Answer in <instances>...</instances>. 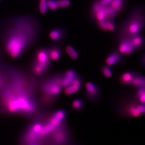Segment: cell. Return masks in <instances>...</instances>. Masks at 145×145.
Returning <instances> with one entry per match:
<instances>
[{"label":"cell","mask_w":145,"mask_h":145,"mask_svg":"<svg viewBox=\"0 0 145 145\" xmlns=\"http://www.w3.org/2000/svg\"><path fill=\"white\" fill-rule=\"evenodd\" d=\"M134 97L139 103L144 104L145 102V86L137 88Z\"/></svg>","instance_id":"obj_19"},{"label":"cell","mask_w":145,"mask_h":145,"mask_svg":"<svg viewBox=\"0 0 145 145\" xmlns=\"http://www.w3.org/2000/svg\"><path fill=\"white\" fill-rule=\"evenodd\" d=\"M83 79L82 78V77L80 75H78L74 78V79L73 80L72 82L71 85H76L78 86L82 87L83 84Z\"/></svg>","instance_id":"obj_26"},{"label":"cell","mask_w":145,"mask_h":145,"mask_svg":"<svg viewBox=\"0 0 145 145\" xmlns=\"http://www.w3.org/2000/svg\"><path fill=\"white\" fill-rule=\"evenodd\" d=\"M124 55L121 53L118 49H113L110 52L105 59L106 65L114 66L120 64L125 60Z\"/></svg>","instance_id":"obj_10"},{"label":"cell","mask_w":145,"mask_h":145,"mask_svg":"<svg viewBox=\"0 0 145 145\" xmlns=\"http://www.w3.org/2000/svg\"><path fill=\"white\" fill-rule=\"evenodd\" d=\"M118 50L123 55H131L136 51L131 44L130 39H123L118 42Z\"/></svg>","instance_id":"obj_11"},{"label":"cell","mask_w":145,"mask_h":145,"mask_svg":"<svg viewBox=\"0 0 145 145\" xmlns=\"http://www.w3.org/2000/svg\"><path fill=\"white\" fill-rule=\"evenodd\" d=\"M145 26V11L142 6L132 9L125 19L116 26L115 39L119 41L123 39L130 38L141 34Z\"/></svg>","instance_id":"obj_2"},{"label":"cell","mask_w":145,"mask_h":145,"mask_svg":"<svg viewBox=\"0 0 145 145\" xmlns=\"http://www.w3.org/2000/svg\"><path fill=\"white\" fill-rule=\"evenodd\" d=\"M43 125V123L38 121H36L31 124L21 137L22 145H27L39 142L44 138L40 134Z\"/></svg>","instance_id":"obj_5"},{"label":"cell","mask_w":145,"mask_h":145,"mask_svg":"<svg viewBox=\"0 0 145 145\" xmlns=\"http://www.w3.org/2000/svg\"><path fill=\"white\" fill-rule=\"evenodd\" d=\"M56 1L58 8H66L71 4V1L69 0H56Z\"/></svg>","instance_id":"obj_28"},{"label":"cell","mask_w":145,"mask_h":145,"mask_svg":"<svg viewBox=\"0 0 145 145\" xmlns=\"http://www.w3.org/2000/svg\"><path fill=\"white\" fill-rule=\"evenodd\" d=\"M46 3H47L48 8L50 10L54 11H56L58 8L57 3H56V0H47Z\"/></svg>","instance_id":"obj_27"},{"label":"cell","mask_w":145,"mask_h":145,"mask_svg":"<svg viewBox=\"0 0 145 145\" xmlns=\"http://www.w3.org/2000/svg\"><path fill=\"white\" fill-rule=\"evenodd\" d=\"M39 11L41 14H45L47 13L48 10V7H47V3L46 1H40L39 6Z\"/></svg>","instance_id":"obj_29"},{"label":"cell","mask_w":145,"mask_h":145,"mask_svg":"<svg viewBox=\"0 0 145 145\" xmlns=\"http://www.w3.org/2000/svg\"><path fill=\"white\" fill-rule=\"evenodd\" d=\"M135 71H127L122 72L119 75L118 81L120 84L123 85H130L133 80L138 74Z\"/></svg>","instance_id":"obj_13"},{"label":"cell","mask_w":145,"mask_h":145,"mask_svg":"<svg viewBox=\"0 0 145 145\" xmlns=\"http://www.w3.org/2000/svg\"><path fill=\"white\" fill-rule=\"evenodd\" d=\"M125 0H113L109 5L116 11L118 14L123 11L125 7Z\"/></svg>","instance_id":"obj_18"},{"label":"cell","mask_w":145,"mask_h":145,"mask_svg":"<svg viewBox=\"0 0 145 145\" xmlns=\"http://www.w3.org/2000/svg\"><path fill=\"white\" fill-rule=\"evenodd\" d=\"M49 38L57 44L61 43L65 41L67 38V33L65 28L58 26L54 28L49 32Z\"/></svg>","instance_id":"obj_9"},{"label":"cell","mask_w":145,"mask_h":145,"mask_svg":"<svg viewBox=\"0 0 145 145\" xmlns=\"http://www.w3.org/2000/svg\"><path fill=\"white\" fill-rule=\"evenodd\" d=\"M131 86L136 88L145 86V78L144 75L138 72V74L133 80Z\"/></svg>","instance_id":"obj_16"},{"label":"cell","mask_w":145,"mask_h":145,"mask_svg":"<svg viewBox=\"0 0 145 145\" xmlns=\"http://www.w3.org/2000/svg\"><path fill=\"white\" fill-rule=\"evenodd\" d=\"M110 19L105 18L103 20L95 22L97 26L103 31H108V26Z\"/></svg>","instance_id":"obj_24"},{"label":"cell","mask_w":145,"mask_h":145,"mask_svg":"<svg viewBox=\"0 0 145 145\" xmlns=\"http://www.w3.org/2000/svg\"><path fill=\"white\" fill-rule=\"evenodd\" d=\"M112 1L113 0H98L99 3L103 7L109 5Z\"/></svg>","instance_id":"obj_31"},{"label":"cell","mask_w":145,"mask_h":145,"mask_svg":"<svg viewBox=\"0 0 145 145\" xmlns=\"http://www.w3.org/2000/svg\"><path fill=\"white\" fill-rule=\"evenodd\" d=\"M85 94L90 102L98 101L102 95L101 89L98 86L91 82H88L85 84Z\"/></svg>","instance_id":"obj_7"},{"label":"cell","mask_w":145,"mask_h":145,"mask_svg":"<svg viewBox=\"0 0 145 145\" xmlns=\"http://www.w3.org/2000/svg\"><path fill=\"white\" fill-rule=\"evenodd\" d=\"M62 72L45 74V77L37 84L40 92L39 100L44 105H51L58 99L63 89L62 81L63 77Z\"/></svg>","instance_id":"obj_3"},{"label":"cell","mask_w":145,"mask_h":145,"mask_svg":"<svg viewBox=\"0 0 145 145\" xmlns=\"http://www.w3.org/2000/svg\"><path fill=\"white\" fill-rule=\"evenodd\" d=\"M131 44L136 51L142 49L145 45V39L142 34H137L130 38Z\"/></svg>","instance_id":"obj_14"},{"label":"cell","mask_w":145,"mask_h":145,"mask_svg":"<svg viewBox=\"0 0 145 145\" xmlns=\"http://www.w3.org/2000/svg\"><path fill=\"white\" fill-rule=\"evenodd\" d=\"M81 88L74 85H71L65 88L64 93L66 96H71L74 93H76L80 90Z\"/></svg>","instance_id":"obj_22"},{"label":"cell","mask_w":145,"mask_h":145,"mask_svg":"<svg viewBox=\"0 0 145 145\" xmlns=\"http://www.w3.org/2000/svg\"><path fill=\"white\" fill-rule=\"evenodd\" d=\"M139 63L141 66V67H142L144 69L145 67V54L144 52H143L142 54L140 55V59H139Z\"/></svg>","instance_id":"obj_30"},{"label":"cell","mask_w":145,"mask_h":145,"mask_svg":"<svg viewBox=\"0 0 145 145\" xmlns=\"http://www.w3.org/2000/svg\"><path fill=\"white\" fill-rule=\"evenodd\" d=\"M66 112L63 109H59L53 113L43 123L40 134L43 137L47 136L56 128L65 123L66 118Z\"/></svg>","instance_id":"obj_4"},{"label":"cell","mask_w":145,"mask_h":145,"mask_svg":"<svg viewBox=\"0 0 145 145\" xmlns=\"http://www.w3.org/2000/svg\"><path fill=\"white\" fill-rule=\"evenodd\" d=\"M104 11L105 14V18L108 19H115L118 14L116 11L110 5L104 7Z\"/></svg>","instance_id":"obj_21"},{"label":"cell","mask_w":145,"mask_h":145,"mask_svg":"<svg viewBox=\"0 0 145 145\" xmlns=\"http://www.w3.org/2000/svg\"><path fill=\"white\" fill-rule=\"evenodd\" d=\"M102 74L107 78H110L113 75V70L111 67L108 65H104L101 67Z\"/></svg>","instance_id":"obj_23"},{"label":"cell","mask_w":145,"mask_h":145,"mask_svg":"<svg viewBox=\"0 0 145 145\" xmlns=\"http://www.w3.org/2000/svg\"><path fill=\"white\" fill-rule=\"evenodd\" d=\"M78 74H77L75 70L73 69H69L63 72V75L67 78L73 80Z\"/></svg>","instance_id":"obj_25"},{"label":"cell","mask_w":145,"mask_h":145,"mask_svg":"<svg viewBox=\"0 0 145 145\" xmlns=\"http://www.w3.org/2000/svg\"><path fill=\"white\" fill-rule=\"evenodd\" d=\"M40 1H46L47 0H40Z\"/></svg>","instance_id":"obj_33"},{"label":"cell","mask_w":145,"mask_h":145,"mask_svg":"<svg viewBox=\"0 0 145 145\" xmlns=\"http://www.w3.org/2000/svg\"><path fill=\"white\" fill-rule=\"evenodd\" d=\"M51 133V139L55 145H64L70 140V131L65 123L56 128Z\"/></svg>","instance_id":"obj_6"},{"label":"cell","mask_w":145,"mask_h":145,"mask_svg":"<svg viewBox=\"0 0 145 145\" xmlns=\"http://www.w3.org/2000/svg\"><path fill=\"white\" fill-rule=\"evenodd\" d=\"M71 106L75 111H81L85 107V102L81 98H76L71 102Z\"/></svg>","instance_id":"obj_17"},{"label":"cell","mask_w":145,"mask_h":145,"mask_svg":"<svg viewBox=\"0 0 145 145\" xmlns=\"http://www.w3.org/2000/svg\"><path fill=\"white\" fill-rule=\"evenodd\" d=\"M6 82L1 92L3 104L8 112L31 116L38 110V103L34 96L35 85L25 77L16 75Z\"/></svg>","instance_id":"obj_1"},{"label":"cell","mask_w":145,"mask_h":145,"mask_svg":"<svg viewBox=\"0 0 145 145\" xmlns=\"http://www.w3.org/2000/svg\"><path fill=\"white\" fill-rule=\"evenodd\" d=\"M33 60L48 69L51 66V60L49 59L48 48H41L38 49Z\"/></svg>","instance_id":"obj_8"},{"label":"cell","mask_w":145,"mask_h":145,"mask_svg":"<svg viewBox=\"0 0 145 145\" xmlns=\"http://www.w3.org/2000/svg\"><path fill=\"white\" fill-rule=\"evenodd\" d=\"M66 51L70 58L73 60H77L80 57V54L74 46L72 45H68L66 47Z\"/></svg>","instance_id":"obj_20"},{"label":"cell","mask_w":145,"mask_h":145,"mask_svg":"<svg viewBox=\"0 0 145 145\" xmlns=\"http://www.w3.org/2000/svg\"><path fill=\"white\" fill-rule=\"evenodd\" d=\"M31 70L34 76H41L46 74L48 69L33 60L31 64Z\"/></svg>","instance_id":"obj_15"},{"label":"cell","mask_w":145,"mask_h":145,"mask_svg":"<svg viewBox=\"0 0 145 145\" xmlns=\"http://www.w3.org/2000/svg\"><path fill=\"white\" fill-rule=\"evenodd\" d=\"M48 56L51 61H57L63 56V48L58 44H54L48 48Z\"/></svg>","instance_id":"obj_12"},{"label":"cell","mask_w":145,"mask_h":145,"mask_svg":"<svg viewBox=\"0 0 145 145\" xmlns=\"http://www.w3.org/2000/svg\"><path fill=\"white\" fill-rule=\"evenodd\" d=\"M42 145L40 143V142H36V143H32V144H28V145Z\"/></svg>","instance_id":"obj_32"}]
</instances>
